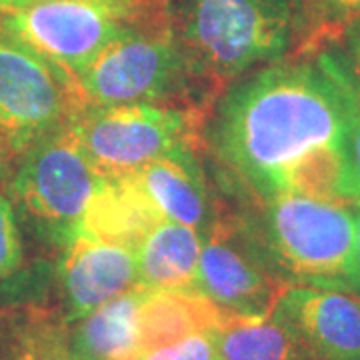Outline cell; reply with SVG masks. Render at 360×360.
I'll return each mask as SVG.
<instances>
[{
    "label": "cell",
    "instance_id": "obj_26",
    "mask_svg": "<svg viewBox=\"0 0 360 360\" xmlns=\"http://www.w3.org/2000/svg\"><path fill=\"white\" fill-rule=\"evenodd\" d=\"M32 2H39V0H0V13L16 11V8L28 6V4H32Z\"/></svg>",
    "mask_w": 360,
    "mask_h": 360
},
{
    "label": "cell",
    "instance_id": "obj_12",
    "mask_svg": "<svg viewBox=\"0 0 360 360\" xmlns=\"http://www.w3.org/2000/svg\"><path fill=\"white\" fill-rule=\"evenodd\" d=\"M129 179L167 220L205 232L219 217L194 150L155 160Z\"/></svg>",
    "mask_w": 360,
    "mask_h": 360
},
{
    "label": "cell",
    "instance_id": "obj_20",
    "mask_svg": "<svg viewBox=\"0 0 360 360\" xmlns=\"http://www.w3.org/2000/svg\"><path fill=\"white\" fill-rule=\"evenodd\" d=\"M25 269L20 219L11 196L0 188V284L11 283Z\"/></svg>",
    "mask_w": 360,
    "mask_h": 360
},
{
    "label": "cell",
    "instance_id": "obj_4",
    "mask_svg": "<svg viewBox=\"0 0 360 360\" xmlns=\"http://www.w3.org/2000/svg\"><path fill=\"white\" fill-rule=\"evenodd\" d=\"M170 26V0H39L0 13V32L75 78L118 40Z\"/></svg>",
    "mask_w": 360,
    "mask_h": 360
},
{
    "label": "cell",
    "instance_id": "obj_1",
    "mask_svg": "<svg viewBox=\"0 0 360 360\" xmlns=\"http://www.w3.org/2000/svg\"><path fill=\"white\" fill-rule=\"evenodd\" d=\"M350 75L330 49L262 66L219 96L205 127L224 182L248 206L278 196L354 202Z\"/></svg>",
    "mask_w": 360,
    "mask_h": 360
},
{
    "label": "cell",
    "instance_id": "obj_7",
    "mask_svg": "<svg viewBox=\"0 0 360 360\" xmlns=\"http://www.w3.org/2000/svg\"><path fill=\"white\" fill-rule=\"evenodd\" d=\"M80 106L174 104L205 108L172 26L139 32L106 46L77 78Z\"/></svg>",
    "mask_w": 360,
    "mask_h": 360
},
{
    "label": "cell",
    "instance_id": "obj_22",
    "mask_svg": "<svg viewBox=\"0 0 360 360\" xmlns=\"http://www.w3.org/2000/svg\"><path fill=\"white\" fill-rule=\"evenodd\" d=\"M348 75H350V94H352V116H350V132H348V160H350L354 202L360 205V78L350 68H348Z\"/></svg>",
    "mask_w": 360,
    "mask_h": 360
},
{
    "label": "cell",
    "instance_id": "obj_24",
    "mask_svg": "<svg viewBox=\"0 0 360 360\" xmlns=\"http://www.w3.org/2000/svg\"><path fill=\"white\" fill-rule=\"evenodd\" d=\"M14 156H18V153L14 150L13 144H11L8 141H4V139L0 136V176L8 170Z\"/></svg>",
    "mask_w": 360,
    "mask_h": 360
},
{
    "label": "cell",
    "instance_id": "obj_17",
    "mask_svg": "<svg viewBox=\"0 0 360 360\" xmlns=\"http://www.w3.org/2000/svg\"><path fill=\"white\" fill-rule=\"evenodd\" d=\"M212 336L222 360H316L274 312L262 316L226 312Z\"/></svg>",
    "mask_w": 360,
    "mask_h": 360
},
{
    "label": "cell",
    "instance_id": "obj_3",
    "mask_svg": "<svg viewBox=\"0 0 360 360\" xmlns=\"http://www.w3.org/2000/svg\"><path fill=\"white\" fill-rule=\"evenodd\" d=\"M243 217L284 283L354 292L356 205L288 194Z\"/></svg>",
    "mask_w": 360,
    "mask_h": 360
},
{
    "label": "cell",
    "instance_id": "obj_27",
    "mask_svg": "<svg viewBox=\"0 0 360 360\" xmlns=\"http://www.w3.org/2000/svg\"><path fill=\"white\" fill-rule=\"evenodd\" d=\"M283 2H288V4H292L296 8V4H298V0H283Z\"/></svg>",
    "mask_w": 360,
    "mask_h": 360
},
{
    "label": "cell",
    "instance_id": "obj_28",
    "mask_svg": "<svg viewBox=\"0 0 360 360\" xmlns=\"http://www.w3.org/2000/svg\"><path fill=\"white\" fill-rule=\"evenodd\" d=\"M0 360H2V342H0Z\"/></svg>",
    "mask_w": 360,
    "mask_h": 360
},
{
    "label": "cell",
    "instance_id": "obj_11",
    "mask_svg": "<svg viewBox=\"0 0 360 360\" xmlns=\"http://www.w3.org/2000/svg\"><path fill=\"white\" fill-rule=\"evenodd\" d=\"M58 278L68 324L141 286L134 250L82 232L63 248Z\"/></svg>",
    "mask_w": 360,
    "mask_h": 360
},
{
    "label": "cell",
    "instance_id": "obj_10",
    "mask_svg": "<svg viewBox=\"0 0 360 360\" xmlns=\"http://www.w3.org/2000/svg\"><path fill=\"white\" fill-rule=\"evenodd\" d=\"M272 312L316 360H360V295L286 284Z\"/></svg>",
    "mask_w": 360,
    "mask_h": 360
},
{
    "label": "cell",
    "instance_id": "obj_18",
    "mask_svg": "<svg viewBox=\"0 0 360 360\" xmlns=\"http://www.w3.org/2000/svg\"><path fill=\"white\" fill-rule=\"evenodd\" d=\"M360 30V0H298L292 54L333 49Z\"/></svg>",
    "mask_w": 360,
    "mask_h": 360
},
{
    "label": "cell",
    "instance_id": "obj_6",
    "mask_svg": "<svg viewBox=\"0 0 360 360\" xmlns=\"http://www.w3.org/2000/svg\"><path fill=\"white\" fill-rule=\"evenodd\" d=\"M205 108L174 104L80 106L72 124L103 179H122L146 165L196 148Z\"/></svg>",
    "mask_w": 360,
    "mask_h": 360
},
{
    "label": "cell",
    "instance_id": "obj_25",
    "mask_svg": "<svg viewBox=\"0 0 360 360\" xmlns=\"http://www.w3.org/2000/svg\"><path fill=\"white\" fill-rule=\"evenodd\" d=\"M354 292L360 295V205H356V252H354Z\"/></svg>",
    "mask_w": 360,
    "mask_h": 360
},
{
    "label": "cell",
    "instance_id": "obj_15",
    "mask_svg": "<svg viewBox=\"0 0 360 360\" xmlns=\"http://www.w3.org/2000/svg\"><path fill=\"white\" fill-rule=\"evenodd\" d=\"M226 310L205 296L179 290H144L139 310L141 359L156 348L198 333H212Z\"/></svg>",
    "mask_w": 360,
    "mask_h": 360
},
{
    "label": "cell",
    "instance_id": "obj_8",
    "mask_svg": "<svg viewBox=\"0 0 360 360\" xmlns=\"http://www.w3.org/2000/svg\"><path fill=\"white\" fill-rule=\"evenodd\" d=\"M257 232L243 214H220L202 232L194 292L238 316L270 314L284 290Z\"/></svg>",
    "mask_w": 360,
    "mask_h": 360
},
{
    "label": "cell",
    "instance_id": "obj_16",
    "mask_svg": "<svg viewBox=\"0 0 360 360\" xmlns=\"http://www.w3.org/2000/svg\"><path fill=\"white\" fill-rule=\"evenodd\" d=\"M144 290L139 286L68 324L72 360H141L139 310Z\"/></svg>",
    "mask_w": 360,
    "mask_h": 360
},
{
    "label": "cell",
    "instance_id": "obj_13",
    "mask_svg": "<svg viewBox=\"0 0 360 360\" xmlns=\"http://www.w3.org/2000/svg\"><path fill=\"white\" fill-rule=\"evenodd\" d=\"M165 219L146 194L129 179H104L82 217L78 232L103 243L134 250L141 240Z\"/></svg>",
    "mask_w": 360,
    "mask_h": 360
},
{
    "label": "cell",
    "instance_id": "obj_19",
    "mask_svg": "<svg viewBox=\"0 0 360 360\" xmlns=\"http://www.w3.org/2000/svg\"><path fill=\"white\" fill-rule=\"evenodd\" d=\"M0 342L2 360H72L65 316L30 312L14 322L8 338Z\"/></svg>",
    "mask_w": 360,
    "mask_h": 360
},
{
    "label": "cell",
    "instance_id": "obj_9",
    "mask_svg": "<svg viewBox=\"0 0 360 360\" xmlns=\"http://www.w3.org/2000/svg\"><path fill=\"white\" fill-rule=\"evenodd\" d=\"M78 108L72 78L0 32V136L18 155Z\"/></svg>",
    "mask_w": 360,
    "mask_h": 360
},
{
    "label": "cell",
    "instance_id": "obj_23",
    "mask_svg": "<svg viewBox=\"0 0 360 360\" xmlns=\"http://www.w3.org/2000/svg\"><path fill=\"white\" fill-rule=\"evenodd\" d=\"M342 44H345V51L340 54L342 60L360 78V30H356L354 34H350Z\"/></svg>",
    "mask_w": 360,
    "mask_h": 360
},
{
    "label": "cell",
    "instance_id": "obj_5",
    "mask_svg": "<svg viewBox=\"0 0 360 360\" xmlns=\"http://www.w3.org/2000/svg\"><path fill=\"white\" fill-rule=\"evenodd\" d=\"M18 156L8 194L18 219L65 248L104 179L84 153L72 118Z\"/></svg>",
    "mask_w": 360,
    "mask_h": 360
},
{
    "label": "cell",
    "instance_id": "obj_21",
    "mask_svg": "<svg viewBox=\"0 0 360 360\" xmlns=\"http://www.w3.org/2000/svg\"><path fill=\"white\" fill-rule=\"evenodd\" d=\"M141 360H222L212 333H198L174 345L156 348Z\"/></svg>",
    "mask_w": 360,
    "mask_h": 360
},
{
    "label": "cell",
    "instance_id": "obj_2",
    "mask_svg": "<svg viewBox=\"0 0 360 360\" xmlns=\"http://www.w3.org/2000/svg\"><path fill=\"white\" fill-rule=\"evenodd\" d=\"M170 26L206 106L296 44V8L283 0H170Z\"/></svg>",
    "mask_w": 360,
    "mask_h": 360
},
{
    "label": "cell",
    "instance_id": "obj_14",
    "mask_svg": "<svg viewBox=\"0 0 360 360\" xmlns=\"http://www.w3.org/2000/svg\"><path fill=\"white\" fill-rule=\"evenodd\" d=\"M202 232L162 219L134 248L139 281L148 290L194 292Z\"/></svg>",
    "mask_w": 360,
    "mask_h": 360
}]
</instances>
